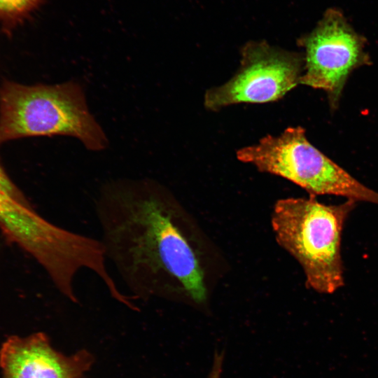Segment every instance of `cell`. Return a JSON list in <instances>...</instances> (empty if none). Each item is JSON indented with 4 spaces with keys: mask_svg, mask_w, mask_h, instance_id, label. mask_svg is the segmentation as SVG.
<instances>
[{
    "mask_svg": "<svg viewBox=\"0 0 378 378\" xmlns=\"http://www.w3.org/2000/svg\"><path fill=\"white\" fill-rule=\"evenodd\" d=\"M94 206L106 258L134 299L206 300L203 272L164 186L150 178L111 181Z\"/></svg>",
    "mask_w": 378,
    "mask_h": 378,
    "instance_id": "obj_1",
    "label": "cell"
},
{
    "mask_svg": "<svg viewBox=\"0 0 378 378\" xmlns=\"http://www.w3.org/2000/svg\"><path fill=\"white\" fill-rule=\"evenodd\" d=\"M356 202L326 204L316 197L278 200L272 226L279 244L300 265L309 288L332 294L344 285L342 236Z\"/></svg>",
    "mask_w": 378,
    "mask_h": 378,
    "instance_id": "obj_2",
    "label": "cell"
},
{
    "mask_svg": "<svg viewBox=\"0 0 378 378\" xmlns=\"http://www.w3.org/2000/svg\"><path fill=\"white\" fill-rule=\"evenodd\" d=\"M66 135L89 150H101L106 136L90 113L82 87L68 81L25 85L4 81L0 86V145L17 139Z\"/></svg>",
    "mask_w": 378,
    "mask_h": 378,
    "instance_id": "obj_3",
    "label": "cell"
},
{
    "mask_svg": "<svg viewBox=\"0 0 378 378\" xmlns=\"http://www.w3.org/2000/svg\"><path fill=\"white\" fill-rule=\"evenodd\" d=\"M0 225L43 267L55 286H72L99 253L96 238L58 226L39 215L10 180L0 174Z\"/></svg>",
    "mask_w": 378,
    "mask_h": 378,
    "instance_id": "obj_4",
    "label": "cell"
},
{
    "mask_svg": "<svg viewBox=\"0 0 378 378\" xmlns=\"http://www.w3.org/2000/svg\"><path fill=\"white\" fill-rule=\"evenodd\" d=\"M239 160L260 172L285 178L309 195L340 196L378 205V192L356 179L307 139L302 127H290L278 136L267 135L237 151Z\"/></svg>",
    "mask_w": 378,
    "mask_h": 378,
    "instance_id": "obj_5",
    "label": "cell"
},
{
    "mask_svg": "<svg viewBox=\"0 0 378 378\" xmlns=\"http://www.w3.org/2000/svg\"><path fill=\"white\" fill-rule=\"evenodd\" d=\"M304 66L302 54L266 41L248 42L241 49L237 73L224 84L206 91L204 106L216 111L236 104L279 100L300 84Z\"/></svg>",
    "mask_w": 378,
    "mask_h": 378,
    "instance_id": "obj_6",
    "label": "cell"
},
{
    "mask_svg": "<svg viewBox=\"0 0 378 378\" xmlns=\"http://www.w3.org/2000/svg\"><path fill=\"white\" fill-rule=\"evenodd\" d=\"M298 44L304 49V71L300 84L323 90L329 105L337 108L350 74L370 64L365 41L341 14L328 11Z\"/></svg>",
    "mask_w": 378,
    "mask_h": 378,
    "instance_id": "obj_7",
    "label": "cell"
},
{
    "mask_svg": "<svg viewBox=\"0 0 378 378\" xmlns=\"http://www.w3.org/2000/svg\"><path fill=\"white\" fill-rule=\"evenodd\" d=\"M92 363L85 350L70 356L55 351L43 333L13 336L0 350L4 378H81Z\"/></svg>",
    "mask_w": 378,
    "mask_h": 378,
    "instance_id": "obj_8",
    "label": "cell"
},
{
    "mask_svg": "<svg viewBox=\"0 0 378 378\" xmlns=\"http://www.w3.org/2000/svg\"><path fill=\"white\" fill-rule=\"evenodd\" d=\"M42 0H0V26L10 32L22 23Z\"/></svg>",
    "mask_w": 378,
    "mask_h": 378,
    "instance_id": "obj_9",
    "label": "cell"
},
{
    "mask_svg": "<svg viewBox=\"0 0 378 378\" xmlns=\"http://www.w3.org/2000/svg\"><path fill=\"white\" fill-rule=\"evenodd\" d=\"M221 376H222V374L220 373V372L216 370H213L209 372L207 378H221Z\"/></svg>",
    "mask_w": 378,
    "mask_h": 378,
    "instance_id": "obj_10",
    "label": "cell"
}]
</instances>
